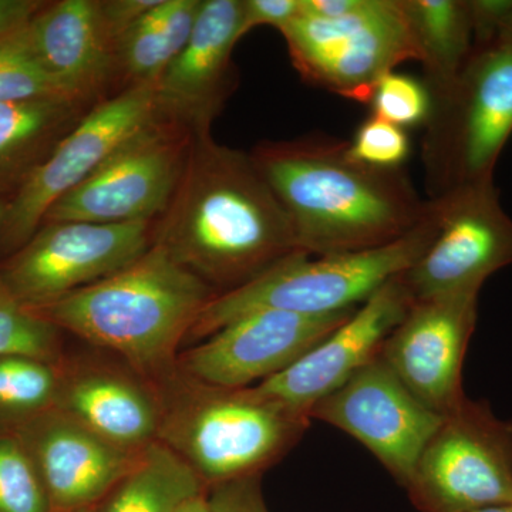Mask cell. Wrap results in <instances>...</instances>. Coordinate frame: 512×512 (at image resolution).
<instances>
[{
	"instance_id": "cell-3",
	"label": "cell",
	"mask_w": 512,
	"mask_h": 512,
	"mask_svg": "<svg viewBox=\"0 0 512 512\" xmlns=\"http://www.w3.org/2000/svg\"><path fill=\"white\" fill-rule=\"evenodd\" d=\"M215 295L204 279L154 244L117 274L32 312L134 365L151 367L171 355Z\"/></svg>"
},
{
	"instance_id": "cell-39",
	"label": "cell",
	"mask_w": 512,
	"mask_h": 512,
	"mask_svg": "<svg viewBox=\"0 0 512 512\" xmlns=\"http://www.w3.org/2000/svg\"><path fill=\"white\" fill-rule=\"evenodd\" d=\"M6 205H8V202L0 200V227H2L3 218H5Z\"/></svg>"
},
{
	"instance_id": "cell-26",
	"label": "cell",
	"mask_w": 512,
	"mask_h": 512,
	"mask_svg": "<svg viewBox=\"0 0 512 512\" xmlns=\"http://www.w3.org/2000/svg\"><path fill=\"white\" fill-rule=\"evenodd\" d=\"M156 8L116 43L117 69L126 74L131 87H156L174 60L170 43L158 23Z\"/></svg>"
},
{
	"instance_id": "cell-22",
	"label": "cell",
	"mask_w": 512,
	"mask_h": 512,
	"mask_svg": "<svg viewBox=\"0 0 512 512\" xmlns=\"http://www.w3.org/2000/svg\"><path fill=\"white\" fill-rule=\"evenodd\" d=\"M430 96L444 92L474 52L467 0H400Z\"/></svg>"
},
{
	"instance_id": "cell-24",
	"label": "cell",
	"mask_w": 512,
	"mask_h": 512,
	"mask_svg": "<svg viewBox=\"0 0 512 512\" xmlns=\"http://www.w3.org/2000/svg\"><path fill=\"white\" fill-rule=\"evenodd\" d=\"M59 387L49 362L29 356H0V433H13L53 409Z\"/></svg>"
},
{
	"instance_id": "cell-13",
	"label": "cell",
	"mask_w": 512,
	"mask_h": 512,
	"mask_svg": "<svg viewBox=\"0 0 512 512\" xmlns=\"http://www.w3.org/2000/svg\"><path fill=\"white\" fill-rule=\"evenodd\" d=\"M309 419L348 433L406 488L443 416L424 406L379 355L316 403Z\"/></svg>"
},
{
	"instance_id": "cell-8",
	"label": "cell",
	"mask_w": 512,
	"mask_h": 512,
	"mask_svg": "<svg viewBox=\"0 0 512 512\" xmlns=\"http://www.w3.org/2000/svg\"><path fill=\"white\" fill-rule=\"evenodd\" d=\"M160 114L156 87L151 86L127 87L87 111L6 205L0 245L8 251L22 248L60 198L96 173Z\"/></svg>"
},
{
	"instance_id": "cell-23",
	"label": "cell",
	"mask_w": 512,
	"mask_h": 512,
	"mask_svg": "<svg viewBox=\"0 0 512 512\" xmlns=\"http://www.w3.org/2000/svg\"><path fill=\"white\" fill-rule=\"evenodd\" d=\"M204 481L170 448L148 444L100 512H178L204 495Z\"/></svg>"
},
{
	"instance_id": "cell-33",
	"label": "cell",
	"mask_w": 512,
	"mask_h": 512,
	"mask_svg": "<svg viewBox=\"0 0 512 512\" xmlns=\"http://www.w3.org/2000/svg\"><path fill=\"white\" fill-rule=\"evenodd\" d=\"M160 0H107L99 2L101 22L116 49L117 40L148 15Z\"/></svg>"
},
{
	"instance_id": "cell-29",
	"label": "cell",
	"mask_w": 512,
	"mask_h": 512,
	"mask_svg": "<svg viewBox=\"0 0 512 512\" xmlns=\"http://www.w3.org/2000/svg\"><path fill=\"white\" fill-rule=\"evenodd\" d=\"M367 104L372 107V116L407 130L427 123L431 96L426 84L406 74L390 72L377 82Z\"/></svg>"
},
{
	"instance_id": "cell-7",
	"label": "cell",
	"mask_w": 512,
	"mask_h": 512,
	"mask_svg": "<svg viewBox=\"0 0 512 512\" xmlns=\"http://www.w3.org/2000/svg\"><path fill=\"white\" fill-rule=\"evenodd\" d=\"M406 488L421 512L512 503V421L466 397L444 414Z\"/></svg>"
},
{
	"instance_id": "cell-36",
	"label": "cell",
	"mask_w": 512,
	"mask_h": 512,
	"mask_svg": "<svg viewBox=\"0 0 512 512\" xmlns=\"http://www.w3.org/2000/svg\"><path fill=\"white\" fill-rule=\"evenodd\" d=\"M178 512H212L207 501V495L194 498L178 510Z\"/></svg>"
},
{
	"instance_id": "cell-35",
	"label": "cell",
	"mask_w": 512,
	"mask_h": 512,
	"mask_svg": "<svg viewBox=\"0 0 512 512\" xmlns=\"http://www.w3.org/2000/svg\"><path fill=\"white\" fill-rule=\"evenodd\" d=\"M42 6L35 0H0V40L28 25Z\"/></svg>"
},
{
	"instance_id": "cell-37",
	"label": "cell",
	"mask_w": 512,
	"mask_h": 512,
	"mask_svg": "<svg viewBox=\"0 0 512 512\" xmlns=\"http://www.w3.org/2000/svg\"><path fill=\"white\" fill-rule=\"evenodd\" d=\"M495 43H504V45L512 46V12L507 19H505L503 28L498 33L497 40Z\"/></svg>"
},
{
	"instance_id": "cell-14",
	"label": "cell",
	"mask_w": 512,
	"mask_h": 512,
	"mask_svg": "<svg viewBox=\"0 0 512 512\" xmlns=\"http://www.w3.org/2000/svg\"><path fill=\"white\" fill-rule=\"evenodd\" d=\"M477 318L478 293L414 302L380 350L404 386L441 416L467 397L463 363Z\"/></svg>"
},
{
	"instance_id": "cell-20",
	"label": "cell",
	"mask_w": 512,
	"mask_h": 512,
	"mask_svg": "<svg viewBox=\"0 0 512 512\" xmlns=\"http://www.w3.org/2000/svg\"><path fill=\"white\" fill-rule=\"evenodd\" d=\"M55 407L124 450L143 446L157 429L146 394L119 377L87 376L59 387Z\"/></svg>"
},
{
	"instance_id": "cell-34",
	"label": "cell",
	"mask_w": 512,
	"mask_h": 512,
	"mask_svg": "<svg viewBox=\"0 0 512 512\" xmlns=\"http://www.w3.org/2000/svg\"><path fill=\"white\" fill-rule=\"evenodd\" d=\"M473 23L474 50L494 45L505 19L512 12V0H467Z\"/></svg>"
},
{
	"instance_id": "cell-11",
	"label": "cell",
	"mask_w": 512,
	"mask_h": 512,
	"mask_svg": "<svg viewBox=\"0 0 512 512\" xmlns=\"http://www.w3.org/2000/svg\"><path fill=\"white\" fill-rule=\"evenodd\" d=\"M151 222H47L0 269V282L36 311L96 284L151 248Z\"/></svg>"
},
{
	"instance_id": "cell-4",
	"label": "cell",
	"mask_w": 512,
	"mask_h": 512,
	"mask_svg": "<svg viewBox=\"0 0 512 512\" xmlns=\"http://www.w3.org/2000/svg\"><path fill=\"white\" fill-rule=\"evenodd\" d=\"M433 232L429 202L420 224L386 247L330 256L295 252L248 284L217 293L202 309L190 332L197 338H208L252 312L318 316L357 308L412 266L429 245Z\"/></svg>"
},
{
	"instance_id": "cell-31",
	"label": "cell",
	"mask_w": 512,
	"mask_h": 512,
	"mask_svg": "<svg viewBox=\"0 0 512 512\" xmlns=\"http://www.w3.org/2000/svg\"><path fill=\"white\" fill-rule=\"evenodd\" d=\"M211 487L207 501L212 512H268L262 497L259 474Z\"/></svg>"
},
{
	"instance_id": "cell-30",
	"label": "cell",
	"mask_w": 512,
	"mask_h": 512,
	"mask_svg": "<svg viewBox=\"0 0 512 512\" xmlns=\"http://www.w3.org/2000/svg\"><path fill=\"white\" fill-rule=\"evenodd\" d=\"M350 156L380 170H402L410 156L407 131L379 117H367L348 141Z\"/></svg>"
},
{
	"instance_id": "cell-25",
	"label": "cell",
	"mask_w": 512,
	"mask_h": 512,
	"mask_svg": "<svg viewBox=\"0 0 512 512\" xmlns=\"http://www.w3.org/2000/svg\"><path fill=\"white\" fill-rule=\"evenodd\" d=\"M55 99L73 100L37 59L26 26L0 40V103Z\"/></svg>"
},
{
	"instance_id": "cell-17",
	"label": "cell",
	"mask_w": 512,
	"mask_h": 512,
	"mask_svg": "<svg viewBox=\"0 0 512 512\" xmlns=\"http://www.w3.org/2000/svg\"><path fill=\"white\" fill-rule=\"evenodd\" d=\"M28 450L53 512L93 508L109 495L137 457L114 446L56 407L13 431Z\"/></svg>"
},
{
	"instance_id": "cell-40",
	"label": "cell",
	"mask_w": 512,
	"mask_h": 512,
	"mask_svg": "<svg viewBox=\"0 0 512 512\" xmlns=\"http://www.w3.org/2000/svg\"><path fill=\"white\" fill-rule=\"evenodd\" d=\"M76 512H100V510H96V508H87V510L76 511Z\"/></svg>"
},
{
	"instance_id": "cell-19",
	"label": "cell",
	"mask_w": 512,
	"mask_h": 512,
	"mask_svg": "<svg viewBox=\"0 0 512 512\" xmlns=\"http://www.w3.org/2000/svg\"><path fill=\"white\" fill-rule=\"evenodd\" d=\"M26 32L37 59L70 99L89 103L117 69L99 2L62 0L42 6Z\"/></svg>"
},
{
	"instance_id": "cell-2",
	"label": "cell",
	"mask_w": 512,
	"mask_h": 512,
	"mask_svg": "<svg viewBox=\"0 0 512 512\" xmlns=\"http://www.w3.org/2000/svg\"><path fill=\"white\" fill-rule=\"evenodd\" d=\"M282 205L298 247L312 256L353 254L392 244L426 215L402 170H380L350 156L348 141L312 134L262 143L251 153Z\"/></svg>"
},
{
	"instance_id": "cell-28",
	"label": "cell",
	"mask_w": 512,
	"mask_h": 512,
	"mask_svg": "<svg viewBox=\"0 0 512 512\" xmlns=\"http://www.w3.org/2000/svg\"><path fill=\"white\" fill-rule=\"evenodd\" d=\"M57 328L23 308L0 282V356H29L49 362L56 355Z\"/></svg>"
},
{
	"instance_id": "cell-5",
	"label": "cell",
	"mask_w": 512,
	"mask_h": 512,
	"mask_svg": "<svg viewBox=\"0 0 512 512\" xmlns=\"http://www.w3.org/2000/svg\"><path fill=\"white\" fill-rule=\"evenodd\" d=\"M421 161L429 200L493 181L512 134V46L476 49L444 92L431 96Z\"/></svg>"
},
{
	"instance_id": "cell-27",
	"label": "cell",
	"mask_w": 512,
	"mask_h": 512,
	"mask_svg": "<svg viewBox=\"0 0 512 512\" xmlns=\"http://www.w3.org/2000/svg\"><path fill=\"white\" fill-rule=\"evenodd\" d=\"M0 512H53L39 471L15 433H0Z\"/></svg>"
},
{
	"instance_id": "cell-6",
	"label": "cell",
	"mask_w": 512,
	"mask_h": 512,
	"mask_svg": "<svg viewBox=\"0 0 512 512\" xmlns=\"http://www.w3.org/2000/svg\"><path fill=\"white\" fill-rule=\"evenodd\" d=\"M281 33L306 82L359 103H369L384 74L419 62L400 0H349L335 18L301 13Z\"/></svg>"
},
{
	"instance_id": "cell-38",
	"label": "cell",
	"mask_w": 512,
	"mask_h": 512,
	"mask_svg": "<svg viewBox=\"0 0 512 512\" xmlns=\"http://www.w3.org/2000/svg\"><path fill=\"white\" fill-rule=\"evenodd\" d=\"M471 512H512V503L488 505V507L480 508V510Z\"/></svg>"
},
{
	"instance_id": "cell-12",
	"label": "cell",
	"mask_w": 512,
	"mask_h": 512,
	"mask_svg": "<svg viewBox=\"0 0 512 512\" xmlns=\"http://www.w3.org/2000/svg\"><path fill=\"white\" fill-rule=\"evenodd\" d=\"M308 416L292 412L251 390L215 389L184 426L188 463L211 485L256 476L299 440Z\"/></svg>"
},
{
	"instance_id": "cell-10",
	"label": "cell",
	"mask_w": 512,
	"mask_h": 512,
	"mask_svg": "<svg viewBox=\"0 0 512 512\" xmlns=\"http://www.w3.org/2000/svg\"><path fill=\"white\" fill-rule=\"evenodd\" d=\"M191 140V128L160 114L60 198L43 222L126 224L164 215L183 177Z\"/></svg>"
},
{
	"instance_id": "cell-18",
	"label": "cell",
	"mask_w": 512,
	"mask_h": 512,
	"mask_svg": "<svg viewBox=\"0 0 512 512\" xmlns=\"http://www.w3.org/2000/svg\"><path fill=\"white\" fill-rule=\"evenodd\" d=\"M242 37V0H202L190 40L156 86L160 113L192 131L210 128L234 86L232 50Z\"/></svg>"
},
{
	"instance_id": "cell-16",
	"label": "cell",
	"mask_w": 512,
	"mask_h": 512,
	"mask_svg": "<svg viewBox=\"0 0 512 512\" xmlns=\"http://www.w3.org/2000/svg\"><path fill=\"white\" fill-rule=\"evenodd\" d=\"M412 305L397 276L390 279L301 359L248 389L261 399L309 417L316 403L380 355L384 340Z\"/></svg>"
},
{
	"instance_id": "cell-15",
	"label": "cell",
	"mask_w": 512,
	"mask_h": 512,
	"mask_svg": "<svg viewBox=\"0 0 512 512\" xmlns=\"http://www.w3.org/2000/svg\"><path fill=\"white\" fill-rule=\"evenodd\" d=\"M357 308L318 316L281 311L248 313L190 350L185 355V369L214 389H247L288 369Z\"/></svg>"
},
{
	"instance_id": "cell-32",
	"label": "cell",
	"mask_w": 512,
	"mask_h": 512,
	"mask_svg": "<svg viewBox=\"0 0 512 512\" xmlns=\"http://www.w3.org/2000/svg\"><path fill=\"white\" fill-rule=\"evenodd\" d=\"M302 0H242V32L258 26H274L279 32L299 18Z\"/></svg>"
},
{
	"instance_id": "cell-9",
	"label": "cell",
	"mask_w": 512,
	"mask_h": 512,
	"mask_svg": "<svg viewBox=\"0 0 512 512\" xmlns=\"http://www.w3.org/2000/svg\"><path fill=\"white\" fill-rule=\"evenodd\" d=\"M429 202L433 237L397 279L413 303L480 293L491 275L512 265V220L494 180L463 185Z\"/></svg>"
},
{
	"instance_id": "cell-1",
	"label": "cell",
	"mask_w": 512,
	"mask_h": 512,
	"mask_svg": "<svg viewBox=\"0 0 512 512\" xmlns=\"http://www.w3.org/2000/svg\"><path fill=\"white\" fill-rule=\"evenodd\" d=\"M156 244L225 292L302 252L251 154L215 143L210 128L192 131L183 177Z\"/></svg>"
},
{
	"instance_id": "cell-21",
	"label": "cell",
	"mask_w": 512,
	"mask_h": 512,
	"mask_svg": "<svg viewBox=\"0 0 512 512\" xmlns=\"http://www.w3.org/2000/svg\"><path fill=\"white\" fill-rule=\"evenodd\" d=\"M86 106L63 99L0 103V192L19 188L83 119Z\"/></svg>"
}]
</instances>
